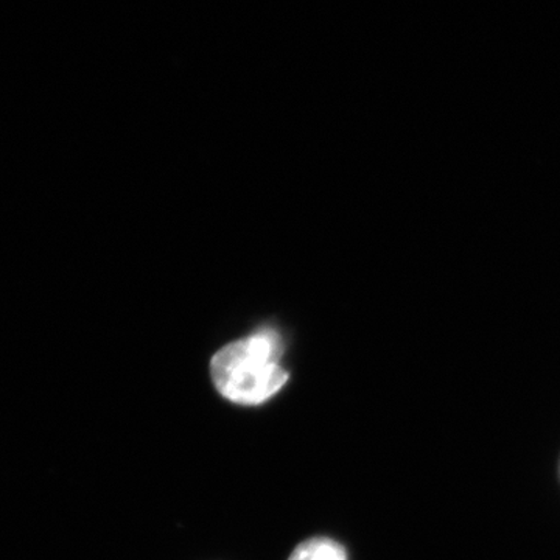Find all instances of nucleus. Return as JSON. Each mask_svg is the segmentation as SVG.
<instances>
[{"mask_svg": "<svg viewBox=\"0 0 560 560\" xmlns=\"http://www.w3.org/2000/svg\"><path fill=\"white\" fill-rule=\"evenodd\" d=\"M289 560H349L345 547L330 537H311L301 541Z\"/></svg>", "mask_w": 560, "mask_h": 560, "instance_id": "nucleus-2", "label": "nucleus"}, {"mask_svg": "<svg viewBox=\"0 0 560 560\" xmlns=\"http://www.w3.org/2000/svg\"><path fill=\"white\" fill-rule=\"evenodd\" d=\"M282 353V342L272 330H260L231 342L210 361L213 385L232 404H265L289 382V372L280 364Z\"/></svg>", "mask_w": 560, "mask_h": 560, "instance_id": "nucleus-1", "label": "nucleus"}]
</instances>
